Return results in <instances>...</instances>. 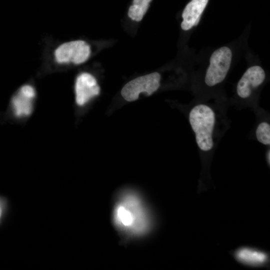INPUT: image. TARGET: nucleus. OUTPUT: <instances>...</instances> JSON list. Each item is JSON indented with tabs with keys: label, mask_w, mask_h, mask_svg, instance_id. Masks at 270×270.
<instances>
[{
	"label": "nucleus",
	"mask_w": 270,
	"mask_h": 270,
	"mask_svg": "<svg viewBox=\"0 0 270 270\" xmlns=\"http://www.w3.org/2000/svg\"><path fill=\"white\" fill-rule=\"evenodd\" d=\"M100 88L95 78L90 74L82 72L76 76L74 83L76 102L83 106L100 94Z\"/></svg>",
	"instance_id": "6"
},
{
	"label": "nucleus",
	"mask_w": 270,
	"mask_h": 270,
	"mask_svg": "<svg viewBox=\"0 0 270 270\" xmlns=\"http://www.w3.org/2000/svg\"><path fill=\"white\" fill-rule=\"evenodd\" d=\"M91 48L83 40H74L60 44L52 52V59L57 66L78 65L85 62L90 57Z\"/></svg>",
	"instance_id": "2"
},
{
	"label": "nucleus",
	"mask_w": 270,
	"mask_h": 270,
	"mask_svg": "<svg viewBox=\"0 0 270 270\" xmlns=\"http://www.w3.org/2000/svg\"><path fill=\"white\" fill-rule=\"evenodd\" d=\"M37 92L31 84L26 83L20 86L11 98L10 108L14 116L18 119H24L32 114Z\"/></svg>",
	"instance_id": "4"
},
{
	"label": "nucleus",
	"mask_w": 270,
	"mask_h": 270,
	"mask_svg": "<svg viewBox=\"0 0 270 270\" xmlns=\"http://www.w3.org/2000/svg\"><path fill=\"white\" fill-rule=\"evenodd\" d=\"M188 121L200 150L204 152L212 151L215 145L218 123L214 108L204 103L197 104L189 112Z\"/></svg>",
	"instance_id": "1"
},
{
	"label": "nucleus",
	"mask_w": 270,
	"mask_h": 270,
	"mask_svg": "<svg viewBox=\"0 0 270 270\" xmlns=\"http://www.w3.org/2000/svg\"><path fill=\"white\" fill-rule=\"evenodd\" d=\"M232 58L231 50L227 46L220 48L212 52L204 76L206 86H215L225 79L230 66Z\"/></svg>",
	"instance_id": "3"
},
{
	"label": "nucleus",
	"mask_w": 270,
	"mask_h": 270,
	"mask_svg": "<svg viewBox=\"0 0 270 270\" xmlns=\"http://www.w3.org/2000/svg\"><path fill=\"white\" fill-rule=\"evenodd\" d=\"M266 74L258 66L249 68L243 74L236 86V93L242 99H248L254 90L264 82Z\"/></svg>",
	"instance_id": "7"
},
{
	"label": "nucleus",
	"mask_w": 270,
	"mask_h": 270,
	"mask_svg": "<svg viewBox=\"0 0 270 270\" xmlns=\"http://www.w3.org/2000/svg\"><path fill=\"white\" fill-rule=\"evenodd\" d=\"M152 0H133L128 11V16L133 20L140 22L146 13Z\"/></svg>",
	"instance_id": "10"
},
{
	"label": "nucleus",
	"mask_w": 270,
	"mask_h": 270,
	"mask_svg": "<svg viewBox=\"0 0 270 270\" xmlns=\"http://www.w3.org/2000/svg\"><path fill=\"white\" fill-rule=\"evenodd\" d=\"M256 136L257 140L262 144H270V125L266 121L259 123L256 130Z\"/></svg>",
	"instance_id": "11"
},
{
	"label": "nucleus",
	"mask_w": 270,
	"mask_h": 270,
	"mask_svg": "<svg viewBox=\"0 0 270 270\" xmlns=\"http://www.w3.org/2000/svg\"><path fill=\"white\" fill-rule=\"evenodd\" d=\"M160 75L156 72L136 78L124 85L122 96L126 100L132 102L136 100L142 92L151 95L160 87Z\"/></svg>",
	"instance_id": "5"
},
{
	"label": "nucleus",
	"mask_w": 270,
	"mask_h": 270,
	"mask_svg": "<svg viewBox=\"0 0 270 270\" xmlns=\"http://www.w3.org/2000/svg\"><path fill=\"white\" fill-rule=\"evenodd\" d=\"M234 256L240 262L252 266H262L268 260V255L266 252L248 247L238 249L234 252Z\"/></svg>",
	"instance_id": "9"
},
{
	"label": "nucleus",
	"mask_w": 270,
	"mask_h": 270,
	"mask_svg": "<svg viewBox=\"0 0 270 270\" xmlns=\"http://www.w3.org/2000/svg\"><path fill=\"white\" fill-rule=\"evenodd\" d=\"M208 0H192L184 8L181 28L188 30L198 24Z\"/></svg>",
	"instance_id": "8"
},
{
	"label": "nucleus",
	"mask_w": 270,
	"mask_h": 270,
	"mask_svg": "<svg viewBox=\"0 0 270 270\" xmlns=\"http://www.w3.org/2000/svg\"><path fill=\"white\" fill-rule=\"evenodd\" d=\"M270 150H268L266 154V159L268 164H270Z\"/></svg>",
	"instance_id": "12"
}]
</instances>
